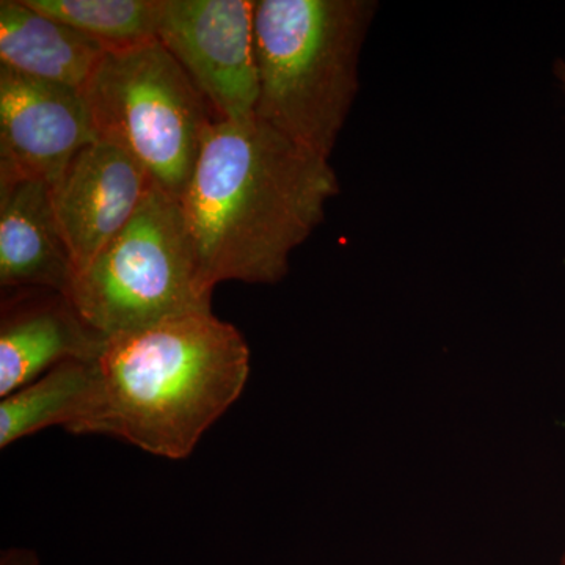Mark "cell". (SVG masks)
<instances>
[{
  "label": "cell",
  "instance_id": "cell-1",
  "mask_svg": "<svg viewBox=\"0 0 565 565\" xmlns=\"http://www.w3.org/2000/svg\"><path fill=\"white\" fill-rule=\"evenodd\" d=\"M338 192L327 159L266 122L215 121L180 200L206 288L280 281Z\"/></svg>",
  "mask_w": 565,
  "mask_h": 565
},
{
  "label": "cell",
  "instance_id": "cell-2",
  "mask_svg": "<svg viewBox=\"0 0 565 565\" xmlns=\"http://www.w3.org/2000/svg\"><path fill=\"white\" fill-rule=\"evenodd\" d=\"M98 363L102 396L87 435L180 460L243 393L250 351L236 327L204 311L110 338Z\"/></svg>",
  "mask_w": 565,
  "mask_h": 565
},
{
  "label": "cell",
  "instance_id": "cell-3",
  "mask_svg": "<svg viewBox=\"0 0 565 565\" xmlns=\"http://www.w3.org/2000/svg\"><path fill=\"white\" fill-rule=\"evenodd\" d=\"M377 9L373 0H253L255 117L330 161Z\"/></svg>",
  "mask_w": 565,
  "mask_h": 565
},
{
  "label": "cell",
  "instance_id": "cell-4",
  "mask_svg": "<svg viewBox=\"0 0 565 565\" xmlns=\"http://www.w3.org/2000/svg\"><path fill=\"white\" fill-rule=\"evenodd\" d=\"M84 96L99 139L131 154L180 202L217 118L173 55L158 40L106 52Z\"/></svg>",
  "mask_w": 565,
  "mask_h": 565
},
{
  "label": "cell",
  "instance_id": "cell-5",
  "mask_svg": "<svg viewBox=\"0 0 565 565\" xmlns=\"http://www.w3.org/2000/svg\"><path fill=\"white\" fill-rule=\"evenodd\" d=\"M181 204L156 185L74 281L70 299L106 338L211 311Z\"/></svg>",
  "mask_w": 565,
  "mask_h": 565
},
{
  "label": "cell",
  "instance_id": "cell-6",
  "mask_svg": "<svg viewBox=\"0 0 565 565\" xmlns=\"http://www.w3.org/2000/svg\"><path fill=\"white\" fill-rule=\"evenodd\" d=\"M156 39L191 77L217 121L255 118L253 0H159Z\"/></svg>",
  "mask_w": 565,
  "mask_h": 565
},
{
  "label": "cell",
  "instance_id": "cell-7",
  "mask_svg": "<svg viewBox=\"0 0 565 565\" xmlns=\"http://www.w3.org/2000/svg\"><path fill=\"white\" fill-rule=\"evenodd\" d=\"M96 140L84 92L0 66V181L54 185Z\"/></svg>",
  "mask_w": 565,
  "mask_h": 565
},
{
  "label": "cell",
  "instance_id": "cell-8",
  "mask_svg": "<svg viewBox=\"0 0 565 565\" xmlns=\"http://www.w3.org/2000/svg\"><path fill=\"white\" fill-rule=\"evenodd\" d=\"M154 188L147 170L110 141L99 139L77 152L52 185L76 277L121 233Z\"/></svg>",
  "mask_w": 565,
  "mask_h": 565
},
{
  "label": "cell",
  "instance_id": "cell-9",
  "mask_svg": "<svg viewBox=\"0 0 565 565\" xmlns=\"http://www.w3.org/2000/svg\"><path fill=\"white\" fill-rule=\"evenodd\" d=\"M107 341L65 294L7 291L0 311V397L68 360H99Z\"/></svg>",
  "mask_w": 565,
  "mask_h": 565
},
{
  "label": "cell",
  "instance_id": "cell-10",
  "mask_svg": "<svg viewBox=\"0 0 565 565\" xmlns=\"http://www.w3.org/2000/svg\"><path fill=\"white\" fill-rule=\"evenodd\" d=\"M76 269L63 239L52 185L0 181V286L3 291L51 289L71 296Z\"/></svg>",
  "mask_w": 565,
  "mask_h": 565
},
{
  "label": "cell",
  "instance_id": "cell-11",
  "mask_svg": "<svg viewBox=\"0 0 565 565\" xmlns=\"http://www.w3.org/2000/svg\"><path fill=\"white\" fill-rule=\"evenodd\" d=\"M106 50L25 0L0 2V66L84 92Z\"/></svg>",
  "mask_w": 565,
  "mask_h": 565
},
{
  "label": "cell",
  "instance_id": "cell-12",
  "mask_svg": "<svg viewBox=\"0 0 565 565\" xmlns=\"http://www.w3.org/2000/svg\"><path fill=\"white\" fill-rule=\"evenodd\" d=\"M102 396L98 360H68L0 403V446L52 426L87 435Z\"/></svg>",
  "mask_w": 565,
  "mask_h": 565
},
{
  "label": "cell",
  "instance_id": "cell-13",
  "mask_svg": "<svg viewBox=\"0 0 565 565\" xmlns=\"http://www.w3.org/2000/svg\"><path fill=\"white\" fill-rule=\"evenodd\" d=\"M25 3L85 33L107 52L158 40L159 0H25Z\"/></svg>",
  "mask_w": 565,
  "mask_h": 565
},
{
  "label": "cell",
  "instance_id": "cell-14",
  "mask_svg": "<svg viewBox=\"0 0 565 565\" xmlns=\"http://www.w3.org/2000/svg\"><path fill=\"white\" fill-rule=\"evenodd\" d=\"M0 565H40V561L31 550L10 548L2 553Z\"/></svg>",
  "mask_w": 565,
  "mask_h": 565
},
{
  "label": "cell",
  "instance_id": "cell-15",
  "mask_svg": "<svg viewBox=\"0 0 565 565\" xmlns=\"http://www.w3.org/2000/svg\"><path fill=\"white\" fill-rule=\"evenodd\" d=\"M553 74H555L557 84H559L565 96V61H561V58L556 61L555 66H553Z\"/></svg>",
  "mask_w": 565,
  "mask_h": 565
},
{
  "label": "cell",
  "instance_id": "cell-16",
  "mask_svg": "<svg viewBox=\"0 0 565 565\" xmlns=\"http://www.w3.org/2000/svg\"><path fill=\"white\" fill-rule=\"evenodd\" d=\"M559 565H565V553H564L563 559H561Z\"/></svg>",
  "mask_w": 565,
  "mask_h": 565
}]
</instances>
